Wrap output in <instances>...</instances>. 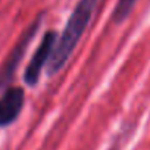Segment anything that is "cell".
Masks as SVG:
<instances>
[{"instance_id": "obj_5", "label": "cell", "mask_w": 150, "mask_h": 150, "mask_svg": "<svg viewBox=\"0 0 150 150\" xmlns=\"http://www.w3.org/2000/svg\"><path fill=\"white\" fill-rule=\"evenodd\" d=\"M138 0H118V3L115 5L112 19L115 24H122L132 12L134 6L137 5Z\"/></svg>"}, {"instance_id": "obj_1", "label": "cell", "mask_w": 150, "mask_h": 150, "mask_svg": "<svg viewBox=\"0 0 150 150\" xmlns=\"http://www.w3.org/2000/svg\"><path fill=\"white\" fill-rule=\"evenodd\" d=\"M99 3L100 0H78L62 34L57 37L53 53L47 62V74L50 77L59 74L66 62L71 59L81 37L87 31Z\"/></svg>"}, {"instance_id": "obj_4", "label": "cell", "mask_w": 150, "mask_h": 150, "mask_svg": "<svg viewBox=\"0 0 150 150\" xmlns=\"http://www.w3.org/2000/svg\"><path fill=\"white\" fill-rule=\"evenodd\" d=\"M24 102L25 93L21 87H11L0 96V128L9 127L19 118Z\"/></svg>"}, {"instance_id": "obj_3", "label": "cell", "mask_w": 150, "mask_h": 150, "mask_svg": "<svg viewBox=\"0 0 150 150\" xmlns=\"http://www.w3.org/2000/svg\"><path fill=\"white\" fill-rule=\"evenodd\" d=\"M40 25H41V16H38V18L30 25V28L22 34V37L19 38V41L15 44V47H13L12 52L9 53V57L6 59V62L3 63L2 69H0V88L5 87V86L11 81V78L13 77V74H15V71H16V68H18V65H19L22 56L25 54V52H27V49H28V44L31 43L33 37H34L35 33L38 31Z\"/></svg>"}, {"instance_id": "obj_2", "label": "cell", "mask_w": 150, "mask_h": 150, "mask_svg": "<svg viewBox=\"0 0 150 150\" xmlns=\"http://www.w3.org/2000/svg\"><path fill=\"white\" fill-rule=\"evenodd\" d=\"M56 40H57V33H54V31H47L43 35L40 44L37 46V49H35V52H34V54H33L31 60L28 62L25 72H24V80L28 86L34 87L38 83L41 71L53 53Z\"/></svg>"}]
</instances>
